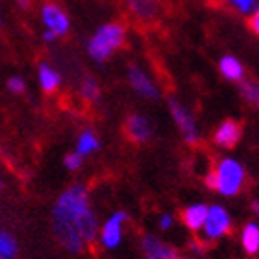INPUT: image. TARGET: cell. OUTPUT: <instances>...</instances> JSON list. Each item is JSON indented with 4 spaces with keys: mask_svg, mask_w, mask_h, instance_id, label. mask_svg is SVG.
Listing matches in <instances>:
<instances>
[{
    "mask_svg": "<svg viewBox=\"0 0 259 259\" xmlns=\"http://www.w3.org/2000/svg\"><path fill=\"white\" fill-rule=\"evenodd\" d=\"M89 209V194L83 185H74L67 189L54 207L52 228L58 241L72 254H80L85 248V243L78 232V219Z\"/></svg>",
    "mask_w": 259,
    "mask_h": 259,
    "instance_id": "6da1fadb",
    "label": "cell"
},
{
    "mask_svg": "<svg viewBox=\"0 0 259 259\" xmlns=\"http://www.w3.org/2000/svg\"><path fill=\"white\" fill-rule=\"evenodd\" d=\"M126 41V30L119 22L104 24L89 41V54L95 61H106Z\"/></svg>",
    "mask_w": 259,
    "mask_h": 259,
    "instance_id": "7a4b0ae2",
    "label": "cell"
},
{
    "mask_svg": "<svg viewBox=\"0 0 259 259\" xmlns=\"http://www.w3.org/2000/svg\"><path fill=\"white\" fill-rule=\"evenodd\" d=\"M244 170L235 159H222L215 170V191L224 196H233L243 187Z\"/></svg>",
    "mask_w": 259,
    "mask_h": 259,
    "instance_id": "3957f363",
    "label": "cell"
},
{
    "mask_svg": "<svg viewBox=\"0 0 259 259\" xmlns=\"http://www.w3.org/2000/svg\"><path fill=\"white\" fill-rule=\"evenodd\" d=\"M168 108H170V113H172L178 128L182 130L185 141H187L189 145H194V143L198 141V132H196V124H194V119H193V115L189 113V109L184 108L174 97L168 98Z\"/></svg>",
    "mask_w": 259,
    "mask_h": 259,
    "instance_id": "277c9868",
    "label": "cell"
},
{
    "mask_svg": "<svg viewBox=\"0 0 259 259\" xmlns=\"http://www.w3.org/2000/svg\"><path fill=\"white\" fill-rule=\"evenodd\" d=\"M205 235L211 239L222 237L224 233L230 232L232 222H230V215L222 205H213L207 209V217H205Z\"/></svg>",
    "mask_w": 259,
    "mask_h": 259,
    "instance_id": "5b68a950",
    "label": "cell"
},
{
    "mask_svg": "<svg viewBox=\"0 0 259 259\" xmlns=\"http://www.w3.org/2000/svg\"><path fill=\"white\" fill-rule=\"evenodd\" d=\"M124 135L132 143H146L152 135V126L146 117L134 113L124 122Z\"/></svg>",
    "mask_w": 259,
    "mask_h": 259,
    "instance_id": "8992f818",
    "label": "cell"
},
{
    "mask_svg": "<svg viewBox=\"0 0 259 259\" xmlns=\"http://www.w3.org/2000/svg\"><path fill=\"white\" fill-rule=\"evenodd\" d=\"M126 6L139 22H154L159 19V0H126Z\"/></svg>",
    "mask_w": 259,
    "mask_h": 259,
    "instance_id": "52a82bcc",
    "label": "cell"
},
{
    "mask_svg": "<svg viewBox=\"0 0 259 259\" xmlns=\"http://www.w3.org/2000/svg\"><path fill=\"white\" fill-rule=\"evenodd\" d=\"M43 19L50 32H54L56 35H67L69 33V19L65 15V11L58 4H54V2L45 4Z\"/></svg>",
    "mask_w": 259,
    "mask_h": 259,
    "instance_id": "ba28073f",
    "label": "cell"
},
{
    "mask_svg": "<svg viewBox=\"0 0 259 259\" xmlns=\"http://www.w3.org/2000/svg\"><path fill=\"white\" fill-rule=\"evenodd\" d=\"M128 80L132 83L135 91L139 93L141 97L145 98H150V100H156L159 97V93H157L156 85L152 83V80L148 76L139 69V67H135V65H130L128 67Z\"/></svg>",
    "mask_w": 259,
    "mask_h": 259,
    "instance_id": "9c48e42d",
    "label": "cell"
},
{
    "mask_svg": "<svg viewBox=\"0 0 259 259\" xmlns=\"http://www.w3.org/2000/svg\"><path fill=\"white\" fill-rule=\"evenodd\" d=\"M243 137V126L237 120H224L215 134V143L222 148H233Z\"/></svg>",
    "mask_w": 259,
    "mask_h": 259,
    "instance_id": "30bf717a",
    "label": "cell"
},
{
    "mask_svg": "<svg viewBox=\"0 0 259 259\" xmlns=\"http://www.w3.org/2000/svg\"><path fill=\"white\" fill-rule=\"evenodd\" d=\"M128 219L126 213L119 211V213H115L111 219H109L102 228V243L106 248H115V246H119L120 243V237H122V222Z\"/></svg>",
    "mask_w": 259,
    "mask_h": 259,
    "instance_id": "8fae6325",
    "label": "cell"
},
{
    "mask_svg": "<svg viewBox=\"0 0 259 259\" xmlns=\"http://www.w3.org/2000/svg\"><path fill=\"white\" fill-rule=\"evenodd\" d=\"M143 252H145L146 259H174L176 255V250L172 246L161 243L159 239L152 237V235L143 237Z\"/></svg>",
    "mask_w": 259,
    "mask_h": 259,
    "instance_id": "7c38bea8",
    "label": "cell"
},
{
    "mask_svg": "<svg viewBox=\"0 0 259 259\" xmlns=\"http://www.w3.org/2000/svg\"><path fill=\"white\" fill-rule=\"evenodd\" d=\"M205 217H207V207L204 204H196V205H189L187 209H184L182 213V221L189 230H200L204 226Z\"/></svg>",
    "mask_w": 259,
    "mask_h": 259,
    "instance_id": "4fadbf2b",
    "label": "cell"
},
{
    "mask_svg": "<svg viewBox=\"0 0 259 259\" xmlns=\"http://www.w3.org/2000/svg\"><path fill=\"white\" fill-rule=\"evenodd\" d=\"M39 80H41V87H43L45 95H52L60 87L61 76L50 65L43 63L39 67Z\"/></svg>",
    "mask_w": 259,
    "mask_h": 259,
    "instance_id": "5bb4252c",
    "label": "cell"
},
{
    "mask_svg": "<svg viewBox=\"0 0 259 259\" xmlns=\"http://www.w3.org/2000/svg\"><path fill=\"white\" fill-rule=\"evenodd\" d=\"M243 246L248 254L259 252V226L257 224H246L243 232Z\"/></svg>",
    "mask_w": 259,
    "mask_h": 259,
    "instance_id": "9a60e30c",
    "label": "cell"
},
{
    "mask_svg": "<svg viewBox=\"0 0 259 259\" xmlns=\"http://www.w3.org/2000/svg\"><path fill=\"white\" fill-rule=\"evenodd\" d=\"M221 70H222V74L226 76L228 80H241V78H243V74H244L243 65L239 63L235 58H232V56L222 58V60H221Z\"/></svg>",
    "mask_w": 259,
    "mask_h": 259,
    "instance_id": "2e32d148",
    "label": "cell"
},
{
    "mask_svg": "<svg viewBox=\"0 0 259 259\" xmlns=\"http://www.w3.org/2000/svg\"><path fill=\"white\" fill-rule=\"evenodd\" d=\"M97 148H98V139L95 137V134H93L91 130H85V132L80 135L76 154H80V156L83 157V156H87V154H91L93 150H97Z\"/></svg>",
    "mask_w": 259,
    "mask_h": 259,
    "instance_id": "e0dca14e",
    "label": "cell"
},
{
    "mask_svg": "<svg viewBox=\"0 0 259 259\" xmlns=\"http://www.w3.org/2000/svg\"><path fill=\"white\" fill-rule=\"evenodd\" d=\"M17 254V243L8 232H0V259H13Z\"/></svg>",
    "mask_w": 259,
    "mask_h": 259,
    "instance_id": "ac0fdd59",
    "label": "cell"
},
{
    "mask_svg": "<svg viewBox=\"0 0 259 259\" xmlns=\"http://www.w3.org/2000/svg\"><path fill=\"white\" fill-rule=\"evenodd\" d=\"M81 97L89 100V102H98L100 98V89H98V83L95 78L87 76L85 80L81 81Z\"/></svg>",
    "mask_w": 259,
    "mask_h": 259,
    "instance_id": "d6986e66",
    "label": "cell"
},
{
    "mask_svg": "<svg viewBox=\"0 0 259 259\" xmlns=\"http://www.w3.org/2000/svg\"><path fill=\"white\" fill-rule=\"evenodd\" d=\"M239 89H241V95L244 97V100L255 104L259 108V83H255V81H243L239 85Z\"/></svg>",
    "mask_w": 259,
    "mask_h": 259,
    "instance_id": "ffe728a7",
    "label": "cell"
},
{
    "mask_svg": "<svg viewBox=\"0 0 259 259\" xmlns=\"http://www.w3.org/2000/svg\"><path fill=\"white\" fill-rule=\"evenodd\" d=\"M81 165V156L80 154H67L65 156V167L69 168V170H76V168H80Z\"/></svg>",
    "mask_w": 259,
    "mask_h": 259,
    "instance_id": "44dd1931",
    "label": "cell"
},
{
    "mask_svg": "<svg viewBox=\"0 0 259 259\" xmlns=\"http://www.w3.org/2000/svg\"><path fill=\"white\" fill-rule=\"evenodd\" d=\"M8 87H10V91L13 93H24V89H26V85H24V80H21V78H11L10 81H8Z\"/></svg>",
    "mask_w": 259,
    "mask_h": 259,
    "instance_id": "7402d4cb",
    "label": "cell"
},
{
    "mask_svg": "<svg viewBox=\"0 0 259 259\" xmlns=\"http://www.w3.org/2000/svg\"><path fill=\"white\" fill-rule=\"evenodd\" d=\"M233 4L237 6L239 10L243 11V13H246V11H250L252 8H254V2L255 0H232Z\"/></svg>",
    "mask_w": 259,
    "mask_h": 259,
    "instance_id": "603a6c76",
    "label": "cell"
},
{
    "mask_svg": "<svg viewBox=\"0 0 259 259\" xmlns=\"http://www.w3.org/2000/svg\"><path fill=\"white\" fill-rule=\"evenodd\" d=\"M248 26H250L252 32H255L259 35V11H255L254 15L248 19Z\"/></svg>",
    "mask_w": 259,
    "mask_h": 259,
    "instance_id": "cb8c5ba5",
    "label": "cell"
},
{
    "mask_svg": "<svg viewBox=\"0 0 259 259\" xmlns=\"http://www.w3.org/2000/svg\"><path fill=\"white\" fill-rule=\"evenodd\" d=\"M159 226H161L163 230L170 228V226H172V217H170V215H163L161 221H159Z\"/></svg>",
    "mask_w": 259,
    "mask_h": 259,
    "instance_id": "d4e9b609",
    "label": "cell"
},
{
    "mask_svg": "<svg viewBox=\"0 0 259 259\" xmlns=\"http://www.w3.org/2000/svg\"><path fill=\"white\" fill-rule=\"evenodd\" d=\"M15 2L22 10H30V6H32V0H15Z\"/></svg>",
    "mask_w": 259,
    "mask_h": 259,
    "instance_id": "484cf974",
    "label": "cell"
},
{
    "mask_svg": "<svg viewBox=\"0 0 259 259\" xmlns=\"http://www.w3.org/2000/svg\"><path fill=\"white\" fill-rule=\"evenodd\" d=\"M56 37H58V35H56L54 32H50V30L47 33H45V39H47V41H54Z\"/></svg>",
    "mask_w": 259,
    "mask_h": 259,
    "instance_id": "4316f807",
    "label": "cell"
},
{
    "mask_svg": "<svg viewBox=\"0 0 259 259\" xmlns=\"http://www.w3.org/2000/svg\"><path fill=\"white\" fill-rule=\"evenodd\" d=\"M254 209H255V213H257V215H259V204H257V202H255V204H254Z\"/></svg>",
    "mask_w": 259,
    "mask_h": 259,
    "instance_id": "83f0119b",
    "label": "cell"
},
{
    "mask_svg": "<svg viewBox=\"0 0 259 259\" xmlns=\"http://www.w3.org/2000/svg\"><path fill=\"white\" fill-rule=\"evenodd\" d=\"M0 189H2V182H0Z\"/></svg>",
    "mask_w": 259,
    "mask_h": 259,
    "instance_id": "f1b7e54d",
    "label": "cell"
},
{
    "mask_svg": "<svg viewBox=\"0 0 259 259\" xmlns=\"http://www.w3.org/2000/svg\"><path fill=\"white\" fill-rule=\"evenodd\" d=\"M174 259H176V257H174Z\"/></svg>",
    "mask_w": 259,
    "mask_h": 259,
    "instance_id": "f546056e",
    "label": "cell"
}]
</instances>
